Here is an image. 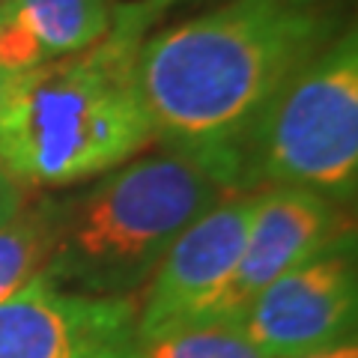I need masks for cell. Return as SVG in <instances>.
I'll list each match as a JSON object with an SVG mask.
<instances>
[{
	"instance_id": "8",
	"label": "cell",
	"mask_w": 358,
	"mask_h": 358,
	"mask_svg": "<svg viewBox=\"0 0 358 358\" xmlns=\"http://www.w3.org/2000/svg\"><path fill=\"white\" fill-rule=\"evenodd\" d=\"M341 242H346L341 203L305 188L260 192L236 275L209 320L242 317L268 284Z\"/></svg>"
},
{
	"instance_id": "4",
	"label": "cell",
	"mask_w": 358,
	"mask_h": 358,
	"mask_svg": "<svg viewBox=\"0 0 358 358\" xmlns=\"http://www.w3.org/2000/svg\"><path fill=\"white\" fill-rule=\"evenodd\" d=\"M239 188H305L334 203L358 185V42L350 27L268 99L242 134Z\"/></svg>"
},
{
	"instance_id": "11",
	"label": "cell",
	"mask_w": 358,
	"mask_h": 358,
	"mask_svg": "<svg viewBox=\"0 0 358 358\" xmlns=\"http://www.w3.org/2000/svg\"><path fill=\"white\" fill-rule=\"evenodd\" d=\"M138 358H266L245 338L239 317L200 320L141 343Z\"/></svg>"
},
{
	"instance_id": "6",
	"label": "cell",
	"mask_w": 358,
	"mask_h": 358,
	"mask_svg": "<svg viewBox=\"0 0 358 358\" xmlns=\"http://www.w3.org/2000/svg\"><path fill=\"white\" fill-rule=\"evenodd\" d=\"M138 299L63 289L39 275L0 301V358H138Z\"/></svg>"
},
{
	"instance_id": "9",
	"label": "cell",
	"mask_w": 358,
	"mask_h": 358,
	"mask_svg": "<svg viewBox=\"0 0 358 358\" xmlns=\"http://www.w3.org/2000/svg\"><path fill=\"white\" fill-rule=\"evenodd\" d=\"M114 0H6L0 6V69L30 72L96 45L114 27Z\"/></svg>"
},
{
	"instance_id": "16",
	"label": "cell",
	"mask_w": 358,
	"mask_h": 358,
	"mask_svg": "<svg viewBox=\"0 0 358 358\" xmlns=\"http://www.w3.org/2000/svg\"><path fill=\"white\" fill-rule=\"evenodd\" d=\"M3 3H6V0H0V6H3Z\"/></svg>"
},
{
	"instance_id": "3",
	"label": "cell",
	"mask_w": 358,
	"mask_h": 358,
	"mask_svg": "<svg viewBox=\"0 0 358 358\" xmlns=\"http://www.w3.org/2000/svg\"><path fill=\"white\" fill-rule=\"evenodd\" d=\"M239 188L233 150H171L117 167L72 206H60L45 275L63 289L131 296L185 227Z\"/></svg>"
},
{
	"instance_id": "7",
	"label": "cell",
	"mask_w": 358,
	"mask_h": 358,
	"mask_svg": "<svg viewBox=\"0 0 358 358\" xmlns=\"http://www.w3.org/2000/svg\"><path fill=\"white\" fill-rule=\"evenodd\" d=\"M352 239L268 284L242 313V331L266 358H293L355 338Z\"/></svg>"
},
{
	"instance_id": "13",
	"label": "cell",
	"mask_w": 358,
	"mask_h": 358,
	"mask_svg": "<svg viewBox=\"0 0 358 358\" xmlns=\"http://www.w3.org/2000/svg\"><path fill=\"white\" fill-rule=\"evenodd\" d=\"M293 358H358V343H355V338H350V341H343V343L326 346V350L305 352V355H293Z\"/></svg>"
},
{
	"instance_id": "10",
	"label": "cell",
	"mask_w": 358,
	"mask_h": 358,
	"mask_svg": "<svg viewBox=\"0 0 358 358\" xmlns=\"http://www.w3.org/2000/svg\"><path fill=\"white\" fill-rule=\"evenodd\" d=\"M60 203L21 206L6 224H0V301L45 275L57 245Z\"/></svg>"
},
{
	"instance_id": "1",
	"label": "cell",
	"mask_w": 358,
	"mask_h": 358,
	"mask_svg": "<svg viewBox=\"0 0 358 358\" xmlns=\"http://www.w3.org/2000/svg\"><path fill=\"white\" fill-rule=\"evenodd\" d=\"M322 0H230L141 42L134 78L173 150H233L278 90L331 42Z\"/></svg>"
},
{
	"instance_id": "2",
	"label": "cell",
	"mask_w": 358,
	"mask_h": 358,
	"mask_svg": "<svg viewBox=\"0 0 358 358\" xmlns=\"http://www.w3.org/2000/svg\"><path fill=\"white\" fill-rule=\"evenodd\" d=\"M147 27L122 6L96 45L18 72L0 110V167L21 188L81 182L150 147L155 134L134 78Z\"/></svg>"
},
{
	"instance_id": "12",
	"label": "cell",
	"mask_w": 358,
	"mask_h": 358,
	"mask_svg": "<svg viewBox=\"0 0 358 358\" xmlns=\"http://www.w3.org/2000/svg\"><path fill=\"white\" fill-rule=\"evenodd\" d=\"M24 188H21L13 176H9L3 167H0V224H6L15 212L24 206Z\"/></svg>"
},
{
	"instance_id": "14",
	"label": "cell",
	"mask_w": 358,
	"mask_h": 358,
	"mask_svg": "<svg viewBox=\"0 0 358 358\" xmlns=\"http://www.w3.org/2000/svg\"><path fill=\"white\" fill-rule=\"evenodd\" d=\"M171 3H173V0H141V3H134V6H138V13L152 24V18L159 15L164 6H171Z\"/></svg>"
},
{
	"instance_id": "15",
	"label": "cell",
	"mask_w": 358,
	"mask_h": 358,
	"mask_svg": "<svg viewBox=\"0 0 358 358\" xmlns=\"http://www.w3.org/2000/svg\"><path fill=\"white\" fill-rule=\"evenodd\" d=\"M15 78H18V72H6V69H0V110H3V108H6V102H9V96H13Z\"/></svg>"
},
{
	"instance_id": "5",
	"label": "cell",
	"mask_w": 358,
	"mask_h": 358,
	"mask_svg": "<svg viewBox=\"0 0 358 358\" xmlns=\"http://www.w3.org/2000/svg\"><path fill=\"white\" fill-rule=\"evenodd\" d=\"M254 209L257 194L227 197L179 233L141 289V343L215 313L242 260Z\"/></svg>"
}]
</instances>
